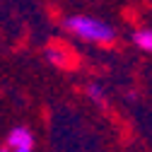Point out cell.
<instances>
[{"mask_svg":"<svg viewBox=\"0 0 152 152\" xmlns=\"http://www.w3.org/2000/svg\"><path fill=\"white\" fill-rule=\"evenodd\" d=\"M7 147L10 150H31L34 147V133L24 126H17L7 135Z\"/></svg>","mask_w":152,"mask_h":152,"instance_id":"7a4b0ae2","label":"cell"},{"mask_svg":"<svg viewBox=\"0 0 152 152\" xmlns=\"http://www.w3.org/2000/svg\"><path fill=\"white\" fill-rule=\"evenodd\" d=\"M65 31H70L72 36H77L80 41L87 44H113L116 41V29L111 24H106L104 20H97V17L89 15H70L63 22Z\"/></svg>","mask_w":152,"mask_h":152,"instance_id":"6da1fadb","label":"cell"},{"mask_svg":"<svg viewBox=\"0 0 152 152\" xmlns=\"http://www.w3.org/2000/svg\"><path fill=\"white\" fill-rule=\"evenodd\" d=\"M0 152H10V150H7V147H0Z\"/></svg>","mask_w":152,"mask_h":152,"instance_id":"52a82bcc","label":"cell"},{"mask_svg":"<svg viewBox=\"0 0 152 152\" xmlns=\"http://www.w3.org/2000/svg\"><path fill=\"white\" fill-rule=\"evenodd\" d=\"M87 94H89V97H92L94 102H99V104L104 102V97H102V94H104V92H102V89H99L97 85H89V87H87Z\"/></svg>","mask_w":152,"mask_h":152,"instance_id":"5b68a950","label":"cell"},{"mask_svg":"<svg viewBox=\"0 0 152 152\" xmlns=\"http://www.w3.org/2000/svg\"><path fill=\"white\" fill-rule=\"evenodd\" d=\"M10 152H31V150H10Z\"/></svg>","mask_w":152,"mask_h":152,"instance_id":"8992f818","label":"cell"},{"mask_svg":"<svg viewBox=\"0 0 152 152\" xmlns=\"http://www.w3.org/2000/svg\"><path fill=\"white\" fill-rule=\"evenodd\" d=\"M44 53H46V58H48L53 65H58V68H70V65L75 63L70 48H65L63 44H51V46H46Z\"/></svg>","mask_w":152,"mask_h":152,"instance_id":"3957f363","label":"cell"},{"mask_svg":"<svg viewBox=\"0 0 152 152\" xmlns=\"http://www.w3.org/2000/svg\"><path fill=\"white\" fill-rule=\"evenodd\" d=\"M133 44L145 53H152V29H138L133 34Z\"/></svg>","mask_w":152,"mask_h":152,"instance_id":"277c9868","label":"cell"}]
</instances>
